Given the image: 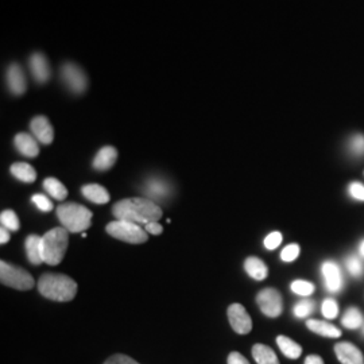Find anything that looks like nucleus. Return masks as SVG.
<instances>
[{
	"instance_id": "20e7f679",
	"label": "nucleus",
	"mask_w": 364,
	"mask_h": 364,
	"mask_svg": "<svg viewBox=\"0 0 364 364\" xmlns=\"http://www.w3.org/2000/svg\"><path fill=\"white\" fill-rule=\"evenodd\" d=\"M57 216L63 228L73 234L88 230L92 224V212L76 203L61 204L57 208Z\"/></svg>"
},
{
	"instance_id": "f704fd0d",
	"label": "nucleus",
	"mask_w": 364,
	"mask_h": 364,
	"mask_svg": "<svg viewBox=\"0 0 364 364\" xmlns=\"http://www.w3.org/2000/svg\"><path fill=\"white\" fill-rule=\"evenodd\" d=\"M282 243V234L281 232H278V231H274V232H271L269 234L266 239H265V247L270 250V251H272V250H275L277 247H280V244Z\"/></svg>"
},
{
	"instance_id": "473e14b6",
	"label": "nucleus",
	"mask_w": 364,
	"mask_h": 364,
	"mask_svg": "<svg viewBox=\"0 0 364 364\" xmlns=\"http://www.w3.org/2000/svg\"><path fill=\"white\" fill-rule=\"evenodd\" d=\"M349 149H351L352 154H355L358 157L364 156V135H362V134L353 135L351 142H349Z\"/></svg>"
},
{
	"instance_id": "0eeeda50",
	"label": "nucleus",
	"mask_w": 364,
	"mask_h": 364,
	"mask_svg": "<svg viewBox=\"0 0 364 364\" xmlns=\"http://www.w3.org/2000/svg\"><path fill=\"white\" fill-rule=\"evenodd\" d=\"M256 303L265 316L277 318L282 315V310H284L282 296L278 290L272 287H268L259 291V294L256 296Z\"/></svg>"
},
{
	"instance_id": "9b49d317",
	"label": "nucleus",
	"mask_w": 364,
	"mask_h": 364,
	"mask_svg": "<svg viewBox=\"0 0 364 364\" xmlns=\"http://www.w3.org/2000/svg\"><path fill=\"white\" fill-rule=\"evenodd\" d=\"M334 353L341 364H364V355L360 349L351 343H337Z\"/></svg>"
},
{
	"instance_id": "7ed1b4c3",
	"label": "nucleus",
	"mask_w": 364,
	"mask_h": 364,
	"mask_svg": "<svg viewBox=\"0 0 364 364\" xmlns=\"http://www.w3.org/2000/svg\"><path fill=\"white\" fill-rule=\"evenodd\" d=\"M69 243V231L66 228H53L42 237L44 262L57 266L63 262Z\"/></svg>"
},
{
	"instance_id": "79ce46f5",
	"label": "nucleus",
	"mask_w": 364,
	"mask_h": 364,
	"mask_svg": "<svg viewBox=\"0 0 364 364\" xmlns=\"http://www.w3.org/2000/svg\"><path fill=\"white\" fill-rule=\"evenodd\" d=\"M359 253H360L362 258H364V240H362L360 244H359Z\"/></svg>"
},
{
	"instance_id": "37998d69",
	"label": "nucleus",
	"mask_w": 364,
	"mask_h": 364,
	"mask_svg": "<svg viewBox=\"0 0 364 364\" xmlns=\"http://www.w3.org/2000/svg\"><path fill=\"white\" fill-rule=\"evenodd\" d=\"M363 333H364V327H363Z\"/></svg>"
},
{
	"instance_id": "aec40b11",
	"label": "nucleus",
	"mask_w": 364,
	"mask_h": 364,
	"mask_svg": "<svg viewBox=\"0 0 364 364\" xmlns=\"http://www.w3.org/2000/svg\"><path fill=\"white\" fill-rule=\"evenodd\" d=\"M26 253L30 261V263L38 266L44 263V256H42V238L38 235H30L26 239Z\"/></svg>"
},
{
	"instance_id": "c85d7f7f",
	"label": "nucleus",
	"mask_w": 364,
	"mask_h": 364,
	"mask_svg": "<svg viewBox=\"0 0 364 364\" xmlns=\"http://www.w3.org/2000/svg\"><path fill=\"white\" fill-rule=\"evenodd\" d=\"M346 268L349 270V274H351L352 277H355V278H359V277L363 275V263H362L360 258L356 256V255H351V256L347 258V261H346Z\"/></svg>"
},
{
	"instance_id": "58836bf2",
	"label": "nucleus",
	"mask_w": 364,
	"mask_h": 364,
	"mask_svg": "<svg viewBox=\"0 0 364 364\" xmlns=\"http://www.w3.org/2000/svg\"><path fill=\"white\" fill-rule=\"evenodd\" d=\"M228 364H250V362L239 352H231L228 356Z\"/></svg>"
},
{
	"instance_id": "c756f323",
	"label": "nucleus",
	"mask_w": 364,
	"mask_h": 364,
	"mask_svg": "<svg viewBox=\"0 0 364 364\" xmlns=\"http://www.w3.org/2000/svg\"><path fill=\"white\" fill-rule=\"evenodd\" d=\"M315 301L312 300H302V301L297 302L294 309H293V313L297 318H305V317L310 316L315 310Z\"/></svg>"
},
{
	"instance_id": "39448f33",
	"label": "nucleus",
	"mask_w": 364,
	"mask_h": 364,
	"mask_svg": "<svg viewBox=\"0 0 364 364\" xmlns=\"http://www.w3.org/2000/svg\"><path fill=\"white\" fill-rule=\"evenodd\" d=\"M107 232L112 238L131 243V244H141L147 241V232L139 224L127 220H116L107 225Z\"/></svg>"
},
{
	"instance_id": "ea45409f",
	"label": "nucleus",
	"mask_w": 364,
	"mask_h": 364,
	"mask_svg": "<svg viewBox=\"0 0 364 364\" xmlns=\"http://www.w3.org/2000/svg\"><path fill=\"white\" fill-rule=\"evenodd\" d=\"M10 230H7L6 227H1L0 228V243L1 244H6V243H8L10 241V232H8Z\"/></svg>"
},
{
	"instance_id": "f3484780",
	"label": "nucleus",
	"mask_w": 364,
	"mask_h": 364,
	"mask_svg": "<svg viewBox=\"0 0 364 364\" xmlns=\"http://www.w3.org/2000/svg\"><path fill=\"white\" fill-rule=\"evenodd\" d=\"M143 192L150 197V200H163L170 193V185L158 177H153L146 182Z\"/></svg>"
},
{
	"instance_id": "f8f14e48",
	"label": "nucleus",
	"mask_w": 364,
	"mask_h": 364,
	"mask_svg": "<svg viewBox=\"0 0 364 364\" xmlns=\"http://www.w3.org/2000/svg\"><path fill=\"white\" fill-rule=\"evenodd\" d=\"M32 135L38 142L50 144L54 139V130L46 116H35L30 123Z\"/></svg>"
},
{
	"instance_id": "f257e3e1",
	"label": "nucleus",
	"mask_w": 364,
	"mask_h": 364,
	"mask_svg": "<svg viewBox=\"0 0 364 364\" xmlns=\"http://www.w3.org/2000/svg\"><path fill=\"white\" fill-rule=\"evenodd\" d=\"M112 213L118 220L137 222L146 225L147 222H158L162 218V209L150 199L132 197L116 203L112 208Z\"/></svg>"
},
{
	"instance_id": "4be33fe9",
	"label": "nucleus",
	"mask_w": 364,
	"mask_h": 364,
	"mask_svg": "<svg viewBox=\"0 0 364 364\" xmlns=\"http://www.w3.org/2000/svg\"><path fill=\"white\" fill-rule=\"evenodd\" d=\"M10 172H11V175L15 177L16 180H19L22 182H26V184H32L37 178L35 169L32 168V165L25 163V162H16L11 166Z\"/></svg>"
},
{
	"instance_id": "6ab92c4d",
	"label": "nucleus",
	"mask_w": 364,
	"mask_h": 364,
	"mask_svg": "<svg viewBox=\"0 0 364 364\" xmlns=\"http://www.w3.org/2000/svg\"><path fill=\"white\" fill-rule=\"evenodd\" d=\"M244 269L255 281H263L269 275V269H268L266 263L256 256H250L246 259Z\"/></svg>"
},
{
	"instance_id": "4c0bfd02",
	"label": "nucleus",
	"mask_w": 364,
	"mask_h": 364,
	"mask_svg": "<svg viewBox=\"0 0 364 364\" xmlns=\"http://www.w3.org/2000/svg\"><path fill=\"white\" fill-rule=\"evenodd\" d=\"M144 230H146V232H149V234H151V235H161L162 231H163L162 225H161L158 222H147V224L144 225Z\"/></svg>"
},
{
	"instance_id": "72a5a7b5",
	"label": "nucleus",
	"mask_w": 364,
	"mask_h": 364,
	"mask_svg": "<svg viewBox=\"0 0 364 364\" xmlns=\"http://www.w3.org/2000/svg\"><path fill=\"white\" fill-rule=\"evenodd\" d=\"M32 201L42 212H50L53 209V203L44 194H34L32 197Z\"/></svg>"
},
{
	"instance_id": "9d476101",
	"label": "nucleus",
	"mask_w": 364,
	"mask_h": 364,
	"mask_svg": "<svg viewBox=\"0 0 364 364\" xmlns=\"http://www.w3.org/2000/svg\"><path fill=\"white\" fill-rule=\"evenodd\" d=\"M321 274L324 278V285L328 291L337 293L343 289V274L336 262L325 261L321 265Z\"/></svg>"
},
{
	"instance_id": "4468645a",
	"label": "nucleus",
	"mask_w": 364,
	"mask_h": 364,
	"mask_svg": "<svg viewBox=\"0 0 364 364\" xmlns=\"http://www.w3.org/2000/svg\"><path fill=\"white\" fill-rule=\"evenodd\" d=\"M30 70L32 77L39 82L45 84L50 79V66H49L48 58L42 53H34L29 60Z\"/></svg>"
},
{
	"instance_id": "1a4fd4ad",
	"label": "nucleus",
	"mask_w": 364,
	"mask_h": 364,
	"mask_svg": "<svg viewBox=\"0 0 364 364\" xmlns=\"http://www.w3.org/2000/svg\"><path fill=\"white\" fill-rule=\"evenodd\" d=\"M228 320L232 330L239 334H247L253 330L251 317L247 313L246 308L240 303H232L228 308Z\"/></svg>"
},
{
	"instance_id": "f03ea898",
	"label": "nucleus",
	"mask_w": 364,
	"mask_h": 364,
	"mask_svg": "<svg viewBox=\"0 0 364 364\" xmlns=\"http://www.w3.org/2000/svg\"><path fill=\"white\" fill-rule=\"evenodd\" d=\"M39 293L51 301H72L77 294V284L63 274H44L38 281Z\"/></svg>"
},
{
	"instance_id": "c9c22d12",
	"label": "nucleus",
	"mask_w": 364,
	"mask_h": 364,
	"mask_svg": "<svg viewBox=\"0 0 364 364\" xmlns=\"http://www.w3.org/2000/svg\"><path fill=\"white\" fill-rule=\"evenodd\" d=\"M349 196L358 201H364V185L360 182H352L349 187Z\"/></svg>"
},
{
	"instance_id": "a211bd4d",
	"label": "nucleus",
	"mask_w": 364,
	"mask_h": 364,
	"mask_svg": "<svg viewBox=\"0 0 364 364\" xmlns=\"http://www.w3.org/2000/svg\"><path fill=\"white\" fill-rule=\"evenodd\" d=\"M81 192L87 200L92 201L95 204H107L111 199L108 190L99 184H88V185L82 187Z\"/></svg>"
},
{
	"instance_id": "a19ab883",
	"label": "nucleus",
	"mask_w": 364,
	"mask_h": 364,
	"mask_svg": "<svg viewBox=\"0 0 364 364\" xmlns=\"http://www.w3.org/2000/svg\"><path fill=\"white\" fill-rule=\"evenodd\" d=\"M305 364H324V360L321 356L318 355H309L306 359H305Z\"/></svg>"
},
{
	"instance_id": "2eb2a0df",
	"label": "nucleus",
	"mask_w": 364,
	"mask_h": 364,
	"mask_svg": "<svg viewBox=\"0 0 364 364\" xmlns=\"http://www.w3.org/2000/svg\"><path fill=\"white\" fill-rule=\"evenodd\" d=\"M14 143H15L16 150L27 158H35L39 154L38 142L30 134H26V132L18 134Z\"/></svg>"
},
{
	"instance_id": "cd10ccee",
	"label": "nucleus",
	"mask_w": 364,
	"mask_h": 364,
	"mask_svg": "<svg viewBox=\"0 0 364 364\" xmlns=\"http://www.w3.org/2000/svg\"><path fill=\"white\" fill-rule=\"evenodd\" d=\"M0 222H1V227H6L10 231L19 230V219H18L15 212L11 209H6L1 212Z\"/></svg>"
},
{
	"instance_id": "ddd939ff",
	"label": "nucleus",
	"mask_w": 364,
	"mask_h": 364,
	"mask_svg": "<svg viewBox=\"0 0 364 364\" xmlns=\"http://www.w3.org/2000/svg\"><path fill=\"white\" fill-rule=\"evenodd\" d=\"M7 87L13 95L20 96L26 92V77L18 63H11L7 69Z\"/></svg>"
},
{
	"instance_id": "e433bc0d",
	"label": "nucleus",
	"mask_w": 364,
	"mask_h": 364,
	"mask_svg": "<svg viewBox=\"0 0 364 364\" xmlns=\"http://www.w3.org/2000/svg\"><path fill=\"white\" fill-rule=\"evenodd\" d=\"M104 364H139L138 362H135L132 358L127 356V355H122V353H116V355H112L110 356L106 363Z\"/></svg>"
},
{
	"instance_id": "5701e85b",
	"label": "nucleus",
	"mask_w": 364,
	"mask_h": 364,
	"mask_svg": "<svg viewBox=\"0 0 364 364\" xmlns=\"http://www.w3.org/2000/svg\"><path fill=\"white\" fill-rule=\"evenodd\" d=\"M277 344H278L280 349L282 351V353L287 356L289 359H299L301 356V346L287 336H284V334L278 336L277 337Z\"/></svg>"
},
{
	"instance_id": "423d86ee",
	"label": "nucleus",
	"mask_w": 364,
	"mask_h": 364,
	"mask_svg": "<svg viewBox=\"0 0 364 364\" xmlns=\"http://www.w3.org/2000/svg\"><path fill=\"white\" fill-rule=\"evenodd\" d=\"M0 281L3 285L16 290H30L35 285V281L30 272L4 261L0 262Z\"/></svg>"
},
{
	"instance_id": "bb28decb",
	"label": "nucleus",
	"mask_w": 364,
	"mask_h": 364,
	"mask_svg": "<svg viewBox=\"0 0 364 364\" xmlns=\"http://www.w3.org/2000/svg\"><path fill=\"white\" fill-rule=\"evenodd\" d=\"M290 289H291V291L294 293V294H299V296H302V297H309V296H312L313 293H315V285L312 284V282H309V281H303V280H297V281H293L291 282V285H290Z\"/></svg>"
},
{
	"instance_id": "393cba45",
	"label": "nucleus",
	"mask_w": 364,
	"mask_h": 364,
	"mask_svg": "<svg viewBox=\"0 0 364 364\" xmlns=\"http://www.w3.org/2000/svg\"><path fill=\"white\" fill-rule=\"evenodd\" d=\"M44 188L53 199H56L58 201H63L68 196V190L65 188L63 182L58 181L57 178H53V177H49L44 181Z\"/></svg>"
},
{
	"instance_id": "a878e982",
	"label": "nucleus",
	"mask_w": 364,
	"mask_h": 364,
	"mask_svg": "<svg viewBox=\"0 0 364 364\" xmlns=\"http://www.w3.org/2000/svg\"><path fill=\"white\" fill-rule=\"evenodd\" d=\"M341 324L349 330H358L363 325V315L358 308H349L341 318Z\"/></svg>"
},
{
	"instance_id": "7c9ffc66",
	"label": "nucleus",
	"mask_w": 364,
	"mask_h": 364,
	"mask_svg": "<svg viewBox=\"0 0 364 364\" xmlns=\"http://www.w3.org/2000/svg\"><path fill=\"white\" fill-rule=\"evenodd\" d=\"M321 312H322V316L325 318L333 320L339 315V305L333 299H327V300H324L322 305H321Z\"/></svg>"
},
{
	"instance_id": "6e6552de",
	"label": "nucleus",
	"mask_w": 364,
	"mask_h": 364,
	"mask_svg": "<svg viewBox=\"0 0 364 364\" xmlns=\"http://www.w3.org/2000/svg\"><path fill=\"white\" fill-rule=\"evenodd\" d=\"M61 79L63 84L76 95L85 92L88 87V79L85 72L75 63H65L61 66Z\"/></svg>"
},
{
	"instance_id": "412c9836",
	"label": "nucleus",
	"mask_w": 364,
	"mask_h": 364,
	"mask_svg": "<svg viewBox=\"0 0 364 364\" xmlns=\"http://www.w3.org/2000/svg\"><path fill=\"white\" fill-rule=\"evenodd\" d=\"M306 327L312 331V332L317 333L320 336H324V337H331V339H337L341 336V331L334 327L330 322H325V321H320V320H308L306 322Z\"/></svg>"
},
{
	"instance_id": "dca6fc26",
	"label": "nucleus",
	"mask_w": 364,
	"mask_h": 364,
	"mask_svg": "<svg viewBox=\"0 0 364 364\" xmlns=\"http://www.w3.org/2000/svg\"><path fill=\"white\" fill-rule=\"evenodd\" d=\"M116 158H118V150L112 146H106V147L100 149L99 153L96 154L92 166L99 172H106V170H110L115 165Z\"/></svg>"
},
{
	"instance_id": "b1692460",
	"label": "nucleus",
	"mask_w": 364,
	"mask_h": 364,
	"mask_svg": "<svg viewBox=\"0 0 364 364\" xmlns=\"http://www.w3.org/2000/svg\"><path fill=\"white\" fill-rule=\"evenodd\" d=\"M253 356L256 364H280L275 352L265 344H255L253 347Z\"/></svg>"
},
{
	"instance_id": "2f4dec72",
	"label": "nucleus",
	"mask_w": 364,
	"mask_h": 364,
	"mask_svg": "<svg viewBox=\"0 0 364 364\" xmlns=\"http://www.w3.org/2000/svg\"><path fill=\"white\" fill-rule=\"evenodd\" d=\"M300 253H301L300 246H299V244H296V243H293V244L286 246L285 249L282 250V253H281V259H282L284 262H293V261H296V259L299 258Z\"/></svg>"
}]
</instances>
